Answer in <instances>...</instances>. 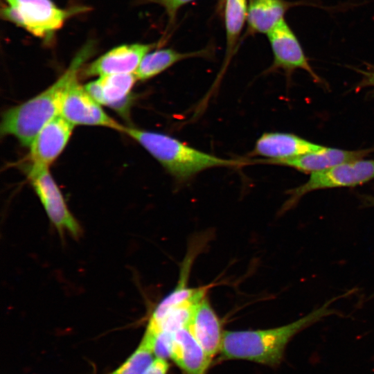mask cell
<instances>
[{
  "label": "cell",
  "mask_w": 374,
  "mask_h": 374,
  "mask_svg": "<svg viewBox=\"0 0 374 374\" xmlns=\"http://www.w3.org/2000/svg\"><path fill=\"white\" fill-rule=\"evenodd\" d=\"M333 300L289 324L265 330H225L220 351L223 359H244L269 366H278L287 344L297 333L335 311Z\"/></svg>",
  "instance_id": "2"
},
{
  "label": "cell",
  "mask_w": 374,
  "mask_h": 374,
  "mask_svg": "<svg viewBox=\"0 0 374 374\" xmlns=\"http://www.w3.org/2000/svg\"><path fill=\"white\" fill-rule=\"evenodd\" d=\"M362 78L358 84V88L374 87V66H369L366 70H358Z\"/></svg>",
  "instance_id": "22"
},
{
  "label": "cell",
  "mask_w": 374,
  "mask_h": 374,
  "mask_svg": "<svg viewBox=\"0 0 374 374\" xmlns=\"http://www.w3.org/2000/svg\"><path fill=\"white\" fill-rule=\"evenodd\" d=\"M323 147L294 134L265 132L257 139L251 152L252 155L259 156L262 159L251 161L271 164L274 161L318 151Z\"/></svg>",
  "instance_id": "10"
},
{
  "label": "cell",
  "mask_w": 374,
  "mask_h": 374,
  "mask_svg": "<svg viewBox=\"0 0 374 374\" xmlns=\"http://www.w3.org/2000/svg\"><path fill=\"white\" fill-rule=\"evenodd\" d=\"M142 3H154L164 8L170 23H172L178 10L194 0H138Z\"/></svg>",
  "instance_id": "20"
},
{
  "label": "cell",
  "mask_w": 374,
  "mask_h": 374,
  "mask_svg": "<svg viewBox=\"0 0 374 374\" xmlns=\"http://www.w3.org/2000/svg\"><path fill=\"white\" fill-rule=\"evenodd\" d=\"M188 328L212 362L220 353L224 331L220 318L206 296L195 305Z\"/></svg>",
  "instance_id": "12"
},
{
  "label": "cell",
  "mask_w": 374,
  "mask_h": 374,
  "mask_svg": "<svg viewBox=\"0 0 374 374\" xmlns=\"http://www.w3.org/2000/svg\"><path fill=\"white\" fill-rule=\"evenodd\" d=\"M274 60L269 70H283L287 77L296 69L305 70L315 82L321 83V78L312 69L303 49L294 33L285 19L280 21L267 33Z\"/></svg>",
  "instance_id": "7"
},
{
  "label": "cell",
  "mask_w": 374,
  "mask_h": 374,
  "mask_svg": "<svg viewBox=\"0 0 374 374\" xmlns=\"http://www.w3.org/2000/svg\"><path fill=\"white\" fill-rule=\"evenodd\" d=\"M122 133L141 145L179 182L209 168L239 167L249 163L248 160L224 159L204 152L161 132L124 126Z\"/></svg>",
  "instance_id": "3"
},
{
  "label": "cell",
  "mask_w": 374,
  "mask_h": 374,
  "mask_svg": "<svg viewBox=\"0 0 374 374\" xmlns=\"http://www.w3.org/2000/svg\"><path fill=\"white\" fill-rule=\"evenodd\" d=\"M157 44H132L116 46L84 68L86 77L135 73L144 56Z\"/></svg>",
  "instance_id": "11"
},
{
  "label": "cell",
  "mask_w": 374,
  "mask_h": 374,
  "mask_svg": "<svg viewBox=\"0 0 374 374\" xmlns=\"http://www.w3.org/2000/svg\"><path fill=\"white\" fill-rule=\"evenodd\" d=\"M373 179H374V159H362L346 162L310 174L309 179L305 183L289 191L290 197L284 204L283 211L293 207L303 196L310 192L322 189L353 187Z\"/></svg>",
  "instance_id": "6"
},
{
  "label": "cell",
  "mask_w": 374,
  "mask_h": 374,
  "mask_svg": "<svg viewBox=\"0 0 374 374\" xmlns=\"http://www.w3.org/2000/svg\"><path fill=\"white\" fill-rule=\"evenodd\" d=\"M373 152L374 148L346 150L323 146L318 151L274 161L271 164L287 166L302 172L312 174L346 162L364 159Z\"/></svg>",
  "instance_id": "13"
},
{
  "label": "cell",
  "mask_w": 374,
  "mask_h": 374,
  "mask_svg": "<svg viewBox=\"0 0 374 374\" xmlns=\"http://www.w3.org/2000/svg\"><path fill=\"white\" fill-rule=\"evenodd\" d=\"M169 366L167 359L155 357L144 374H167Z\"/></svg>",
  "instance_id": "21"
},
{
  "label": "cell",
  "mask_w": 374,
  "mask_h": 374,
  "mask_svg": "<svg viewBox=\"0 0 374 374\" xmlns=\"http://www.w3.org/2000/svg\"><path fill=\"white\" fill-rule=\"evenodd\" d=\"M1 17L41 39H49L83 8L62 9L51 0H5Z\"/></svg>",
  "instance_id": "4"
},
{
  "label": "cell",
  "mask_w": 374,
  "mask_h": 374,
  "mask_svg": "<svg viewBox=\"0 0 374 374\" xmlns=\"http://www.w3.org/2000/svg\"><path fill=\"white\" fill-rule=\"evenodd\" d=\"M153 344L145 335L131 355L115 371L109 374H144L154 361Z\"/></svg>",
  "instance_id": "19"
},
{
  "label": "cell",
  "mask_w": 374,
  "mask_h": 374,
  "mask_svg": "<svg viewBox=\"0 0 374 374\" xmlns=\"http://www.w3.org/2000/svg\"><path fill=\"white\" fill-rule=\"evenodd\" d=\"M200 55H204L203 51L180 53L171 48L156 50L144 56L134 74L138 80L144 81L157 75L179 61Z\"/></svg>",
  "instance_id": "17"
},
{
  "label": "cell",
  "mask_w": 374,
  "mask_h": 374,
  "mask_svg": "<svg viewBox=\"0 0 374 374\" xmlns=\"http://www.w3.org/2000/svg\"><path fill=\"white\" fill-rule=\"evenodd\" d=\"M93 51V44H86L53 84L32 98L5 111L1 116V135L12 136L23 146L29 147L39 130L60 114L69 89L78 80L83 64Z\"/></svg>",
  "instance_id": "1"
},
{
  "label": "cell",
  "mask_w": 374,
  "mask_h": 374,
  "mask_svg": "<svg viewBox=\"0 0 374 374\" xmlns=\"http://www.w3.org/2000/svg\"><path fill=\"white\" fill-rule=\"evenodd\" d=\"M25 171L49 221L60 236L66 233L74 238H79L82 234V226L68 208L49 168L28 164Z\"/></svg>",
  "instance_id": "5"
},
{
  "label": "cell",
  "mask_w": 374,
  "mask_h": 374,
  "mask_svg": "<svg viewBox=\"0 0 374 374\" xmlns=\"http://www.w3.org/2000/svg\"><path fill=\"white\" fill-rule=\"evenodd\" d=\"M60 114L73 125L100 126L120 132L125 126L106 114L100 104L91 96L78 80L69 89Z\"/></svg>",
  "instance_id": "8"
},
{
  "label": "cell",
  "mask_w": 374,
  "mask_h": 374,
  "mask_svg": "<svg viewBox=\"0 0 374 374\" xmlns=\"http://www.w3.org/2000/svg\"><path fill=\"white\" fill-rule=\"evenodd\" d=\"M170 359L184 374H206L211 364L188 327L174 332Z\"/></svg>",
  "instance_id": "15"
},
{
  "label": "cell",
  "mask_w": 374,
  "mask_h": 374,
  "mask_svg": "<svg viewBox=\"0 0 374 374\" xmlns=\"http://www.w3.org/2000/svg\"><path fill=\"white\" fill-rule=\"evenodd\" d=\"M136 80L134 73L112 74L100 76L84 87L100 105L124 113L127 112L130 94Z\"/></svg>",
  "instance_id": "14"
},
{
  "label": "cell",
  "mask_w": 374,
  "mask_h": 374,
  "mask_svg": "<svg viewBox=\"0 0 374 374\" xmlns=\"http://www.w3.org/2000/svg\"><path fill=\"white\" fill-rule=\"evenodd\" d=\"M247 0H226L224 8L226 34V63L233 53L247 16Z\"/></svg>",
  "instance_id": "18"
},
{
  "label": "cell",
  "mask_w": 374,
  "mask_h": 374,
  "mask_svg": "<svg viewBox=\"0 0 374 374\" xmlns=\"http://www.w3.org/2000/svg\"><path fill=\"white\" fill-rule=\"evenodd\" d=\"M295 4L285 0H251L247 16L250 30L269 33L284 19L285 12Z\"/></svg>",
  "instance_id": "16"
},
{
  "label": "cell",
  "mask_w": 374,
  "mask_h": 374,
  "mask_svg": "<svg viewBox=\"0 0 374 374\" xmlns=\"http://www.w3.org/2000/svg\"><path fill=\"white\" fill-rule=\"evenodd\" d=\"M74 126L61 114L48 121L29 146L28 164L49 168L66 146Z\"/></svg>",
  "instance_id": "9"
}]
</instances>
